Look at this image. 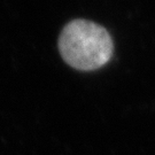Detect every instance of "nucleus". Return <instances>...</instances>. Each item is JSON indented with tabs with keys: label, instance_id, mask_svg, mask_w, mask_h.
<instances>
[{
	"label": "nucleus",
	"instance_id": "f257e3e1",
	"mask_svg": "<svg viewBox=\"0 0 155 155\" xmlns=\"http://www.w3.org/2000/svg\"><path fill=\"white\" fill-rule=\"evenodd\" d=\"M59 51L70 67L82 71H92L110 60L114 44L104 27L86 20H75L62 30Z\"/></svg>",
	"mask_w": 155,
	"mask_h": 155
}]
</instances>
